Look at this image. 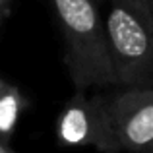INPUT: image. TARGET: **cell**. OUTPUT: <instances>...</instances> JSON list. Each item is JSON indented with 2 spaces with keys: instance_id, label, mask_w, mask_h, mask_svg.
<instances>
[{
  "instance_id": "cell-8",
  "label": "cell",
  "mask_w": 153,
  "mask_h": 153,
  "mask_svg": "<svg viewBox=\"0 0 153 153\" xmlns=\"http://www.w3.org/2000/svg\"><path fill=\"white\" fill-rule=\"evenodd\" d=\"M6 16H8V14L2 10V8H0V25H2V22H4V18H6Z\"/></svg>"
},
{
  "instance_id": "cell-10",
  "label": "cell",
  "mask_w": 153,
  "mask_h": 153,
  "mask_svg": "<svg viewBox=\"0 0 153 153\" xmlns=\"http://www.w3.org/2000/svg\"><path fill=\"white\" fill-rule=\"evenodd\" d=\"M93 2H97V4H99V2H103V0H93Z\"/></svg>"
},
{
  "instance_id": "cell-1",
  "label": "cell",
  "mask_w": 153,
  "mask_h": 153,
  "mask_svg": "<svg viewBox=\"0 0 153 153\" xmlns=\"http://www.w3.org/2000/svg\"><path fill=\"white\" fill-rule=\"evenodd\" d=\"M64 39V66L76 91L116 85L105 18L93 0H51Z\"/></svg>"
},
{
  "instance_id": "cell-4",
  "label": "cell",
  "mask_w": 153,
  "mask_h": 153,
  "mask_svg": "<svg viewBox=\"0 0 153 153\" xmlns=\"http://www.w3.org/2000/svg\"><path fill=\"white\" fill-rule=\"evenodd\" d=\"M107 107L118 153H146L153 147V87L107 91Z\"/></svg>"
},
{
  "instance_id": "cell-7",
  "label": "cell",
  "mask_w": 153,
  "mask_h": 153,
  "mask_svg": "<svg viewBox=\"0 0 153 153\" xmlns=\"http://www.w3.org/2000/svg\"><path fill=\"white\" fill-rule=\"evenodd\" d=\"M10 2H12V0H0V8H2L6 14H8V6H10Z\"/></svg>"
},
{
  "instance_id": "cell-3",
  "label": "cell",
  "mask_w": 153,
  "mask_h": 153,
  "mask_svg": "<svg viewBox=\"0 0 153 153\" xmlns=\"http://www.w3.org/2000/svg\"><path fill=\"white\" fill-rule=\"evenodd\" d=\"M54 134L56 143L62 147H93L101 153H118L105 91H76L56 118Z\"/></svg>"
},
{
  "instance_id": "cell-6",
  "label": "cell",
  "mask_w": 153,
  "mask_h": 153,
  "mask_svg": "<svg viewBox=\"0 0 153 153\" xmlns=\"http://www.w3.org/2000/svg\"><path fill=\"white\" fill-rule=\"evenodd\" d=\"M0 153H16V151L12 149L8 143H2V142H0Z\"/></svg>"
},
{
  "instance_id": "cell-2",
  "label": "cell",
  "mask_w": 153,
  "mask_h": 153,
  "mask_svg": "<svg viewBox=\"0 0 153 153\" xmlns=\"http://www.w3.org/2000/svg\"><path fill=\"white\" fill-rule=\"evenodd\" d=\"M105 27L116 87H153V0H111Z\"/></svg>"
},
{
  "instance_id": "cell-9",
  "label": "cell",
  "mask_w": 153,
  "mask_h": 153,
  "mask_svg": "<svg viewBox=\"0 0 153 153\" xmlns=\"http://www.w3.org/2000/svg\"><path fill=\"white\" fill-rule=\"evenodd\" d=\"M146 153H153V147H151V149H147V151H146Z\"/></svg>"
},
{
  "instance_id": "cell-5",
  "label": "cell",
  "mask_w": 153,
  "mask_h": 153,
  "mask_svg": "<svg viewBox=\"0 0 153 153\" xmlns=\"http://www.w3.org/2000/svg\"><path fill=\"white\" fill-rule=\"evenodd\" d=\"M27 108V97L18 85L0 78V142L10 146L18 124Z\"/></svg>"
}]
</instances>
